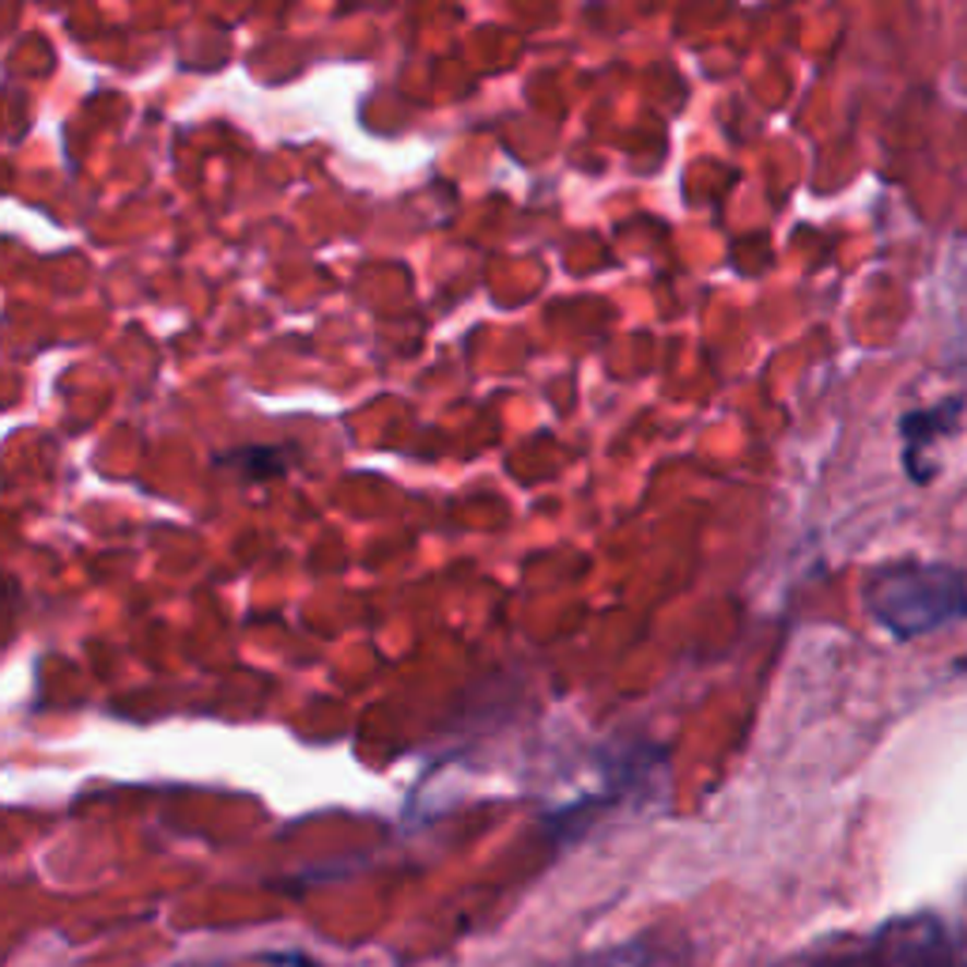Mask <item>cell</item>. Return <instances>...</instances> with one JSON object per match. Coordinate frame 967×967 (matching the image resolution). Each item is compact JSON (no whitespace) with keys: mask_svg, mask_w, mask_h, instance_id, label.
I'll use <instances>...</instances> for the list:
<instances>
[{"mask_svg":"<svg viewBox=\"0 0 967 967\" xmlns=\"http://www.w3.org/2000/svg\"><path fill=\"white\" fill-rule=\"evenodd\" d=\"M268 964L276 967H318L314 960H307L302 953H280V956H268Z\"/></svg>","mask_w":967,"mask_h":967,"instance_id":"cell-3","label":"cell"},{"mask_svg":"<svg viewBox=\"0 0 967 967\" xmlns=\"http://www.w3.org/2000/svg\"><path fill=\"white\" fill-rule=\"evenodd\" d=\"M953 416H956V405H941L933 408V413H915L904 420V435L907 442H911V450H919V442L926 446L938 431H948L953 428Z\"/></svg>","mask_w":967,"mask_h":967,"instance_id":"cell-2","label":"cell"},{"mask_svg":"<svg viewBox=\"0 0 967 967\" xmlns=\"http://www.w3.org/2000/svg\"><path fill=\"white\" fill-rule=\"evenodd\" d=\"M870 609L892 635L915 638L967 612V586L953 568H899L870 586Z\"/></svg>","mask_w":967,"mask_h":967,"instance_id":"cell-1","label":"cell"}]
</instances>
